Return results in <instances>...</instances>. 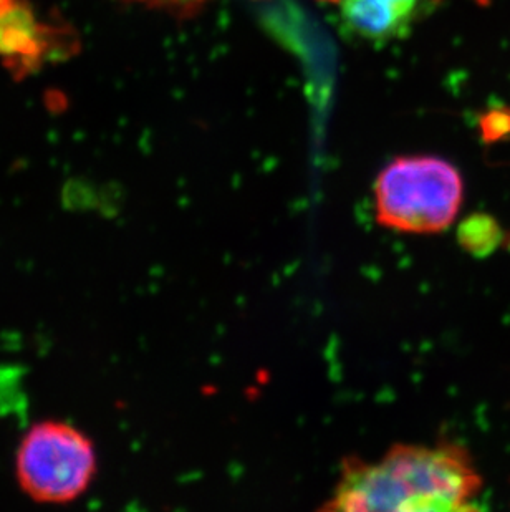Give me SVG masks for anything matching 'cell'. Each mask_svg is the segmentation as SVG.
Returning <instances> with one entry per match:
<instances>
[{
  "instance_id": "6da1fadb",
  "label": "cell",
  "mask_w": 510,
  "mask_h": 512,
  "mask_svg": "<svg viewBox=\"0 0 510 512\" xmlns=\"http://www.w3.org/2000/svg\"><path fill=\"white\" fill-rule=\"evenodd\" d=\"M482 478L466 448L393 445L376 463L350 456L323 511H469Z\"/></svg>"
},
{
  "instance_id": "3957f363",
  "label": "cell",
  "mask_w": 510,
  "mask_h": 512,
  "mask_svg": "<svg viewBox=\"0 0 510 512\" xmlns=\"http://www.w3.org/2000/svg\"><path fill=\"white\" fill-rule=\"evenodd\" d=\"M97 446L77 425L44 418L27 428L15 448L14 476L22 494L44 506L72 504L98 476Z\"/></svg>"
},
{
  "instance_id": "277c9868",
  "label": "cell",
  "mask_w": 510,
  "mask_h": 512,
  "mask_svg": "<svg viewBox=\"0 0 510 512\" xmlns=\"http://www.w3.org/2000/svg\"><path fill=\"white\" fill-rule=\"evenodd\" d=\"M58 35L29 0H0V60L15 77L37 72L57 49Z\"/></svg>"
},
{
  "instance_id": "7a4b0ae2",
  "label": "cell",
  "mask_w": 510,
  "mask_h": 512,
  "mask_svg": "<svg viewBox=\"0 0 510 512\" xmlns=\"http://www.w3.org/2000/svg\"><path fill=\"white\" fill-rule=\"evenodd\" d=\"M376 223L406 234H436L453 226L464 201L456 166L438 156H400L378 174Z\"/></svg>"
},
{
  "instance_id": "5b68a950",
  "label": "cell",
  "mask_w": 510,
  "mask_h": 512,
  "mask_svg": "<svg viewBox=\"0 0 510 512\" xmlns=\"http://www.w3.org/2000/svg\"><path fill=\"white\" fill-rule=\"evenodd\" d=\"M436 0H335L348 32L370 42L401 39Z\"/></svg>"
},
{
  "instance_id": "52a82bcc",
  "label": "cell",
  "mask_w": 510,
  "mask_h": 512,
  "mask_svg": "<svg viewBox=\"0 0 510 512\" xmlns=\"http://www.w3.org/2000/svg\"><path fill=\"white\" fill-rule=\"evenodd\" d=\"M135 2L151 7V9L166 10L171 14L191 15L194 10L201 9L212 0H135Z\"/></svg>"
},
{
  "instance_id": "8992f818",
  "label": "cell",
  "mask_w": 510,
  "mask_h": 512,
  "mask_svg": "<svg viewBox=\"0 0 510 512\" xmlns=\"http://www.w3.org/2000/svg\"><path fill=\"white\" fill-rule=\"evenodd\" d=\"M501 239V226L487 214H472L458 229L459 244L472 256H489L501 244Z\"/></svg>"
}]
</instances>
